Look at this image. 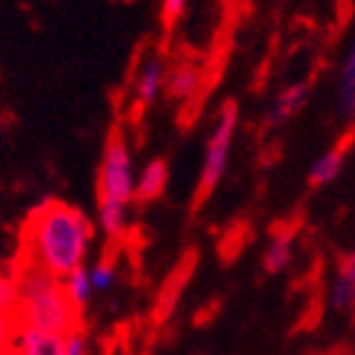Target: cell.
<instances>
[{"label":"cell","instance_id":"2e32d148","mask_svg":"<svg viewBox=\"0 0 355 355\" xmlns=\"http://www.w3.org/2000/svg\"><path fill=\"white\" fill-rule=\"evenodd\" d=\"M18 273L12 268H0V311L3 313H15L18 311Z\"/></svg>","mask_w":355,"mask_h":355},{"label":"cell","instance_id":"8fae6325","mask_svg":"<svg viewBox=\"0 0 355 355\" xmlns=\"http://www.w3.org/2000/svg\"><path fill=\"white\" fill-rule=\"evenodd\" d=\"M343 164H345V147L343 144H336V147L326 149V152L311 164V169H308V182L313 184V187H328V184H333L340 177Z\"/></svg>","mask_w":355,"mask_h":355},{"label":"cell","instance_id":"5b68a950","mask_svg":"<svg viewBox=\"0 0 355 355\" xmlns=\"http://www.w3.org/2000/svg\"><path fill=\"white\" fill-rule=\"evenodd\" d=\"M166 67L162 55H144L135 67V77H132V100L139 107H149L152 102L159 100V95L166 87Z\"/></svg>","mask_w":355,"mask_h":355},{"label":"cell","instance_id":"7a4b0ae2","mask_svg":"<svg viewBox=\"0 0 355 355\" xmlns=\"http://www.w3.org/2000/svg\"><path fill=\"white\" fill-rule=\"evenodd\" d=\"M15 273L20 288L18 311H15L18 326L58 333V336L80 331V311L65 296L62 279L23 261L15 266Z\"/></svg>","mask_w":355,"mask_h":355},{"label":"cell","instance_id":"7c38bea8","mask_svg":"<svg viewBox=\"0 0 355 355\" xmlns=\"http://www.w3.org/2000/svg\"><path fill=\"white\" fill-rule=\"evenodd\" d=\"M293 249H296V239L286 229H279L268 239L266 249H263V268L268 273H281L288 268L293 261Z\"/></svg>","mask_w":355,"mask_h":355},{"label":"cell","instance_id":"277c9868","mask_svg":"<svg viewBox=\"0 0 355 355\" xmlns=\"http://www.w3.org/2000/svg\"><path fill=\"white\" fill-rule=\"evenodd\" d=\"M239 117H241L239 105L234 100H226L224 105H221L216 119H214V127L207 139V149H204L199 187H196V191L202 196L211 194V191L219 187L221 179H224L226 169H229L231 147H234V137H236V130H239Z\"/></svg>","mask_w":355,"mask_h":355},{"label":"cell","instance_id":"5bb4252c","mask_svg":"<svg viewBox=\"0 0 355 355\" xmlns=\"http://www.w3.org/2000/svg\"><path fill=\"white\" fill-rule=\"evenodd\" d=\"M62 288H65V296L70 298V303L77 308V311H83V308L92 301V296H95V288H92V281H89L87 266L75 268L72 273H67L65 279H62Z\"/></svg>","mask_w":355,"mask_h":355},{"label":"cell","instance_id":"ffe728a7","mask_svg":"<svg viewBox=\"0 0 355 355\" xmlns=\"http://www.w3.org/2000/svg\"><path fill=\"white\" fill-rule=\"evenodd\" d=\"M62 355H87V338L83 331H72L65 336V348Z\"/></svg>","mask_w":355,"mask_h":355},{"label":"cell","instance_id":"30bf717a","mask_svg":"<svg viewBox=\"0 0 355 355\" xmlns=\"http://www.w3.org/2000/svg\"><path fill=\"white\" fill-rule=\"evenodd\" d=\"M97 224L107 239H122L130 229V204L112 202V199H100L97 202Z\"/></svg>","mask_w":355,"mask_h":355},{"label":"cell","instance_id":"9a60e30c","mask_svg":"<svg viewBox=\"0 0 355 355\" xmlns=\"http://www.w3.org/2000/svg\"><path fill=\"white\" fill-rule=\"evenodd\" d=\"M328 306L333 311H340V313L355 311V286L340 273H336L331 286H328Z\"/></svg>","mask_w":355,"mask_h":355},{"label":"cell","instance_id":"d6986e66","mask_svg":"<svg viewBox=\"0 0 355 355\" xmlns=\"http://www.w3.org/2000/svg\"><path fill=\"white\" fill-rule=\"evenodd\" d=\"M159 8L164 23H177L184 12H187V8H189V0H162Z\"/></svg>","mask_w":355,"mask_h":355},{"label":"cell","instance_id":"e0dca14e","mask_svg":"<svg viewBox=\"0 0 355 355\" xmlns=\"http://www.w3.org/2000/svg\"><path fill=\"white\" fill-rule=\"evenodd\" d=\"M87 271H89V281H92L95 293H107V291H112L119 279V273H117V268H114L112 261H97L95 266L87 268Z\"/></svg>","mask_w":355,"mask_h":355},{"label":"cell","instance_id":"4fadbf2b","mask_svg":"<svg viewBox=\"0 0 355 355\" xmlns=\"http://www.w3.org/2000/svg\"><path fill=\"white\" fill-rule=\"evenodd\" d=\"M336 105L338 112L343 114V119H355V42L350 45L348 55L340 67V77H338L336 87Z\"/></svg>","mask_w":355,"mask_h":355},{"label":"cell","instance_id":"6da1fadb","mask_svg":"<svg viewBox=\"0 0 355 355\" xmlns=\"http://www.w3.org/2000/svg\"><path fill=\"white\" fill-rule=\"evenodd\" d=\"M95 241V226L83 209L45 199L25 216L20 236V261L65 279L83 268Z\"/></svg>","mask_w":355,"mask_h":355},{"label":"cell","instance_id":"ba28073f","mask_svg":"<svg viewBox=\"0 0 355 355\" xmlns=\"http://www.w3.org/2000/svg\"><path fill=\"white\" fill-rule=\"evenodd\" d=\"M62 348H65V336L25 326L18 328L15 345H12L18 355H62Z\"/></svg>","mask_w":355,"mask_h":355},{"label":"cell","instance_id":"3957f363","mask_svg":"<svg viewBox=\"0 0 355 355\" xmlns=\"http://www.w3.org/2000/svg\"><path fill=\"white\" fill-rule=\"evenodd\" d=\"M137 169L135 154L125 132H112L102 149V159L97 166V194L100 199L112 202H135Z\"/></svg>","mask_w":355,"mask_h":355},{"label":"cell","instance_id":"ac0fdd59","mask_svg":"<svg viewBox=\"0 0 355 355\" xmlns=\"http://www.w3.org/2000/svg\"><path fill=\"white\" fill-rule=\"evenodd\" d=\"M18 318L15 313H3L0 311V355L12 350L15 345V336H18Z\"/></svg>","mask_w":355,"mask_h":355},{"label":"cell","instance_id":"9c48e42d","mask_svg":"<svg viewBox=\"0 0 355 355\" xmlns=\"http://www.w3.org/2000/svg\"><path fill=\"white\" fill-rule=\"evenodd\" d=\"M169 182V166L164 159H149L142 164V169L137 172V187H135V199L139 202H154L159 199L166 189Z\"/></svg>","mask_w":355,"mask_h":355},{"label":"cell","instance_id":"44dd1931","mask_svg":"<svg viewBox=\"0 0 355 355\" xmlns=\"http://www.w3.org/2000/svg\"><path fill=\"white\" fill-rule=\"evenodd\" d=\"M338 273H340V276H345V279H348L350 284L355 286V251H353V254H348L343 261H340V266H338Z\"/></svg>","mask_w":355,"mask_h":355},{"label":"cell","instance_id":"8992f818","mask_svg":"<svg viewBox=\"0 0 355 355\" xmlns=\"http://www.w3.org/2000/svg\"><path fill=\"white\" fill-rule=\"evenodd\" d=\"M308 102V83H288L273 95L266 107V125L281 127L293 119Z\"/></svg>","mask_w":355,"mask_h":355},{"label":"cell","instance_id":"7402d4cb","mask_svg":"<svg viewBox=\"0 0 355 355\" xmlns=\"http://www.w3.org/2000/svg\"><path fill=\"white\" fill-rule=\"evenodd\" d=\"M3 355H18V353H15V350H8V353H3Z\"/></svg>","mask_w":355,"mask_h":355},{"label":"cell","instance_id":"52a82bcc","mask_svg":"<svg viewBox=\"0 0 355 355\" xmlns=\"http://www.w3.org/2000/svg\"><path fill=\"white\" fill-rule=\"evenodd\" d=\"M204 83H207V72L196 62H179L177 67H169L166 75V92L177 102H191L202 95Z\"/></svg>","mask_w":355,"mask_h":355}]
</instances>
